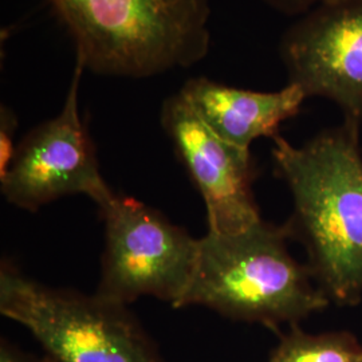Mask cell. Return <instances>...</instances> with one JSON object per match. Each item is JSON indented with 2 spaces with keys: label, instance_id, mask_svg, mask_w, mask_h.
Wrapping results in <instances>:
<instances>
[{
  "label": "cell",
  "instance_id": "2",
  "mask_svg": "<svg viewBox=\"0 0 362 362\" xmlns=\"http://www.w3.org/2000/svg\"><path fill=\"white\" fill-rule=\"evenodd\" d=\"M86 70L156 77L200 64L211 47V0H49Z\"/></svg>",
  "mask_w": 362,
  "mask_h": 362
},
{
  "label": "cell",
  "instance_id": "12",
  "mask_svg": "<svg viewBox=\"0 0 362 362\" xmlns=\"http://www.w3.org/2000/svg\"><path fill=\"white\" fill-rule=\"evenodd\" d=\"M272 10L288 16H303L320 7L345 3L350 0H262Z\"/></svg>",
  "mask_w": 362,
  "mask_h": 362
},
{
  "label": "cell",
  "instance_id": "11",
  "mask_svg": "<svg viewBox=\"0 0 362 362\" xmlns=\"http://www.w3.org/2000/svg\"><path fill=\"white\" fill-rule=\"evenodd\" d=\"M18 129V117L7 105L0 106V180L7 175L16 152L15 133Z\"/></svg>",
  "mask_w": 362,
  "mask_h": 362
},
{
  "label": "cell",
  "instance_id": "13",
  "mask_svg": "<svg viewBox=\"0 0 362 362\" xmlns=\"http://www.w3.org/2000/svg\"><path fill=\"white\" fill-rule=\"evenodd\" d=\"M0 362H38L23 351L15 348L10 342L1 341L0 346Z\"/></svg>",
  "mask_w": 362,
  "mask_h": 362
},
{
  "label": "cell",
  "instance_id": "5",
  "mask_svg": "<svg viewBox=\"0 0 362 362\" xmlns=\"http://www.w3.org/2000/svg\"><path fill=\"white\" fill-rule=\"evenodd\" d=\"M105 248L98 297L128 305L144 296L179 309L194 278L200 239L128 196L100 208Z\"/></svg>",
  "mask_w": 362,
  "mask_h": 362
},
{
  "label": "cell",
  "instance_id": "7",
  "mask_svg": "<svg viewBox=\"0 0 362 362\" xmlns=\"http://www.w3.org/2000/svg\"><path fill=\"white\" fill-rule=\"evenodd\" d=\"M281 58L288 83L306 97L338 105L346 119L362 118V0L320 7L286 30Z\"/></svg>",
  "mask_w": 362,
  "mask_h": 362
},
{
  "label": "cell",
  "instance_id": "10",
  "mask_svg": "<svg viewBox=\"0 0 362 362\" xmlns=\"http://www.w3.org/2000/svg\"><path fill=\"white\" fill-rule=\"evenodd\" d=\"M362 349L345 333L313 336L293 330L275 350L270 362H361Z\"/></svg>",
  "mask_w": 362,
  "mask_h": 362
},
{
  "label": "cell",
  "instance_id": "4",
  "mask_svg": "<svg viewBox=\"0 0 362 362\" xmlns=\"http://www.w3.org/2000/svg\"><path fill=\"white\" fill-rule=\"evenodd\" d=\"M0 313L25 326L52 362H161L125 305L0 269Z\"/></svg>",
  "mask_w": 362,
  "mask_h": 362
},
{
  "label": "cell",
  "instance_id": "6",
  "mask_svg": "<svg viewBox=\"0 0 362 362\" xmlns=\"http://www.w3.org/2000/svg\"><path fill=\"white\" fill-rule=\"evenodd\" d=\"M86 66L76 67L65 104L57 116L30 130L18 144L13 164L0 180L8 203L26 211L71 194H86L104 207L116 194L104 180L95 145L79 115V88Z\"/></svg>",
  "mask_w": 362,
  "mask_h": 362
},
{
  "label": "cell",
  "instance_id": "8",
  "mask_svg": "<svg viewBox=\"0 0 362 362\" xmlns=\"http://www.w3.org/2000/svg\"><path fill=\"white\" fill-rule=\"evenodd\" d=\"M161 125L207 208L209 233H238L260 221L251 152L224 141L180 91L161 107Z\"/></svg>",
  "mask_w": 362,
  "mask_h": 362
},
{
  "label": "cell",
  "instance_id": "14",
  "mask_svg": "<svg viewBox=\"0 0 362 362\" xmlns=\"http://www.w3.org/2000/svg\"><path fill=\"white\" fill-rule=\"evenodd\" d=\"M362 362V361H361Z\"/></svg>",
  "mask_w": 362,
  "mask_h": 362
},
{
  "label": "cell",
  "instance_id": "1",
  "mask_svg": "<svg viewBox=\"0 0 362 362\" xmlns=\"http://www.w3.org/2000/svg\"><path fill=\"white\" fill-rule=\"evenodd\" d=\"M360 121L346 119L294 146L275 136L272 158L293 197L290 235L306 247L311 274L338 303L362 294Z\"/></svg>",
  "mask_w": 362,
  "mask_h": 362
},
{
  "label": "cell",
  "instance_id": "3",
  "mask_svg": "<svg viewBox=\"0 0 362 362\" xmlns=\"http://www.w3.org/2000/svg\"><path fill=\"white\" fill-rule=\"evenodd\" d=\"M287 227L260 220L238 233L200 238L194 278L179 308L206 306L247 322H297L325 309L329 297L317 288L310 269L291 257Z\"/></svg>",
  "mask_w": 362,
  "mask_h": 362
},
{
  "label": "cell",
  "instance_id": "9",
  "mask_svg": "<svg viewBox=\"0 0 362 362\" xmlns=\"http://www.w3.org/2000/svg\"><path fill=\"white\" fill-rule=\"evenodd\" d=\"M180 93L219 137L245 151L260 137L278 136L281 124L297 116L308 98L293 83L278 91H252L206 77L188 79Z\"/></svg>",
  "mask_w": 362,
  "mask_h": 362
}]
</instances>
